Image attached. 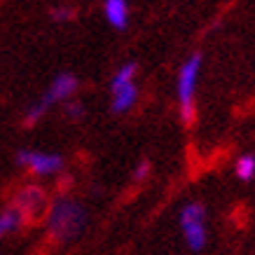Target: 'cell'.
<instances>
[{"label": "cell", "instance_id": "11", "mask_svg": "<svg viewBox=\"0 0 255 255\" xmlns=\"http://www.w3.org/2000/svg\"><path fill=\"white\" fill-rule=\"evenodd\" d=\"M19 223H21V213L16 209H7L2 216H0V237L5 232H12Z\"/></svg>", "mask_w": 255, "mask_h": 255}, {"label": "cell", "instance_id": "13", "mask_svg": "<svg viewBox=\"0 0 255 255\" xmlns=\"http://www.w3.org/2000/svg\"><path fill=\"white\" fill-rule=\"evenodd\" d=\"M47 113V106L40 101V103H35V106H31V108L26 110V124H35L40 120V117Z\"/></svg>", "mask_w": 255, "mask_h": 255}, {"label": "cell", "instance_id": "2", "mask_svg": "<svg viewBox=\"0 0 255 255\" xmlns=\"http://www.w3.org/2000/svg\"><path fill=\"white\" fill-rule=\"evenodd\" d=\"M199 63L201 54H192L180 68L178 75V99H180V110H183V120L187 124L194 120V82L199 75Z\"/></svg>", "mask_w": 255, "mask_h": 255}, {"label": "cell", "instance_id": "3", "mask_svg": "<svg viewBox=\"0 0 255 255\" xmlns=\"http://www.w3.org/2000/svg\"><path fill=\"white\" fill-rule=\"evenodd\" d=\"M16 162L28 166L33 173H40V176H49L63 166L61 155H52V152H38V150H21L16 155Z\"/></svg>", "mask_w": 255, "mask_h": 255}, {"label": "cell", "instance_id": "14", "mask_svg": "<svg viewBox=\"0 0 255 255\" xmlns=\"http://www.w3.org/2000/svg\"><path fill=\"white\" fill-rule=\"evenodd\" d=\"M82 115H85L82 103H78V101H70L68 106H66V117H70V120H80Z\"/></svg>", "mask_w": 255, "mask_h": 255}, {"label": "cell", "instance_id": "15", "mask_svg": "<svg viewBox=\"0 0 255 255\" xmlns=\"http://www.w3.org/2000/svg\"><path fill=\"white\" fill-rule=\"evenodd\" d=\"M52 16H54V19L66 21V19H73V16H75V12H73V9H66V7H59V9H52Z\"/></svg>", "mask_w": 255, "mask_h": 255}, {"label": "cell", "instance_id": "5", "mask_svg": "<svg viewBox=\"0 0 255 255\" xmlns=\"http://www.w3.org/2000/svg\"><path fill=\"white\" fill-rule=\"evenodd\" d=\"M75 89H78V78H75L73 73H61V75H56L52 87L47 89L42 103L49 108V106H54L56 101H66L68 96H73Z\"/></svg>", "mask_w": 255, "mask_h": 255}, {"label": "cell", "instance_id": "6", "mask_svg": "<svg viewBox=\"0 0 255 255\" xmlns=\"http://www.w3.org/2000/svg\"><path fill=\"white\" fill-rule=\"evenodd\" d=\"M106 16H108L110 26H115L117 31H124V28H127V21H129L127 2H124V0H108V2H106Z\"/></svg>", "mask_w": 255, "mask_h": 255}, {"label": "cell", "instance_id": "16", "mask_svg": "<svg viewBox=\"0 0 255 255\" xmlns=\"http://www.w3.org/2000/svg\"><path fill=\"white\" fill-rule=\"evenodd\" d=\"M147 171H150V162H140L138 166H136V171H133L136 180H143V178L147 176Z\"/></svg>", "mask_w": 255, "mask_h": 255}, {"label": "cell", "instance_id": "1", "mask_svg": "<svg viewBox=\"0 0 255 255\" xmlns=\"http://www.w3.org/2000/svg\"><path fill=\"white\" fill-rule=\"evenodd\" d=\"M87 225V213L85 209L75 204V201L61 199L56 201L52 211H49V218H47V227L49 232L54 234L59 241H73L78 239L82 230Z\"/></svg>", "mask_w": 255, "mask_h": 255}, {"label": "cell", "instance_id": "4", "mask_svg": "<svg viewBox=\"0 0 255 255\" xmlns=\"http://www.w3.org/2000/svg\"><path fill=\"white\" fill-rule=\"evenodd\" d=\"M19 213H23L26 216H33V218H40L42 213H45L47 209V201H45V192L40 190V187H23L21 192H19V197H16V206H14Z\"/></svg>", "mask_w": 255, "mask_h": 255}, {"label": "cell", "instance_id": "10", "mask_svg": "<svg viewBox=\"0 0 255 255\" xmlns=\"http://www.w3.org/2000/svg\"><path fill=\"white\" fill-rule=\"evenodd\" d=\"M183 232H185L187 246L192 251H201L206 246V230H204V225H197V227H190V230H183Z\"/></svg>", "mask_w": 255, "mask_h": 255}, {"label": "cell", "instance_id": "12", "mask_svg": "<svg viewBox=\"0 0 255 255\" xmlns=\"http://www.w3.org/2000/svg\"><path fill=\"white\" fill-rule=\"evenodd\" d=\"M237 176L241 178V180H251V178L255 176V157L253 155H244L237 162Z\"/></svg>", "mask_w": 255, "mask_h": 255}, {"label": "cell", "instance_id": "7", "mask_svg": "<svg viewBox=\"0 0 255 255\" xmlns=\"http://www.w3.org/2000/svg\"><path fill=\"white\" fill-rule=\"evenodd\" d=\"M115 99H113V110L115 113H124V110H129L136 103V99H138V89H136V85H127L122 87V89H117Z\"/></svg>", "mask_w": 255, "mask_h": 255}, {"label": "cell", "instance_id": "8", "mask_svg": "<svg viewBox=\"0 0 255 255\" xmlns=\"http://www.w3.org/2000/svg\"><path fill=\"white\" fill-rule=\"evenodd\" d=\"M204 206L201 204H187L183 213H180V227L183 230H190V227H197V225H204Z\"/></svg>", "mask_w": 255, "mask_h": 255}, {"label": "cell", "instance_id": "9", "mask_svg": "<svg viewBox=\"0 0 255 255\" xmlns=\"http://www.w3.org/2000/svg\"><path fill=\"white\" fill-rule=\"evenodd\" d=\"M136 63H127V66H122V68L115 73V78H113V92H117V89H122V87L127 85H133V75H136Z\"/></svg>", "mask_w": 255, "mask_h": 255}]
</instances>
